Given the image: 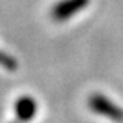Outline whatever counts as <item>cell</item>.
<instances>
[{
    "mask_svg": "<svg viewBox=\"0 0 123 123\" xmlns=\"http://www.w3.org/2000/svg\"><path fill=\"white\" fill-rule=\"evenodd\" d=\"M89 107L93 113L101 114L104 117H108L116 122H123V108L110 101L102 93H92L89 98Z\"/></svg>",
    "mask_w": 123,
    "mask_h": 123,
    "instance_id": "cell-1",
    "label": "cell"
},
{
    "mask_svg": "<svg viewBox=\"0 0 123 123\" xmlns=\"http://www.w3.org/2000/svg\"><path fill=\"white\" fill-rule=\"evenodd\" d=\"M89 5V0H61L52 7V18L58 22L67 21Z\"/></svg>",
    "mask_w": 123,
    "mask_h": 123,
    "instance_id": "cell-2",
    "label": "cell"
},
{
    "mask_svg": "<svg viewBox=\"0 0 123 123\" xmlns=\"http://www.w3.org/2000/svg\"><path fill=\"white\" fill-rule=\"evenodd\" d=\"M37 111V102L34 101L31 96L25 95L16 101L15 104V113H16V119L22 123L30 122L34 116H36Z\"/></svg>",
    "mask_w": 123,
    "mask_h": 123,
    "instance_id": "cell-3",
    "label": "cell"
},
{
    "mask_svg": "<svg viewBox=\"0 0 123 123\" xmlns=\"http://www.w3.org/2000/svg\"><path fill=\"white\" fill-rule=\"evenodd\" d=\"M0 65L6 70H16V67H18L16 59L12 58L11 55L5 54V52H2V50H0Z\"/></svg>",
    "mask_w": 123,
    "mask_h": 123,
    "instance_id": "cell-4",
    "label": "cell"
}]
</instances>
